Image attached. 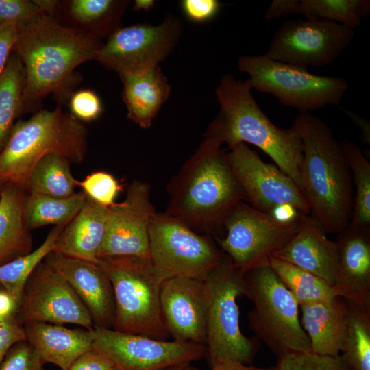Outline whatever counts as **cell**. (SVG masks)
Here are the masks:
<instances>
[{"instance_id": "32", "label": "cell", "mask_w": 370, "mask_h": 370, "mask_svg": "<svg viewBox=\"0 0 370 370\" xmlns=\"http://www.w3.org/2000/svg\"><path fill=\"white\" fill-rule=\"evenodd\" d=\"M340 143L356 186L352 217L348 225L370 230V162L355 143L347 138Z\"/></svg>"}, {"instance_id": "47", "label": "cell", "mask_w": 370, "mask_h": 370, "mask_svg": "<svg viewBox=\"0 0 370 370\" xmlns=\"http://www.w3.org/2000/svg\"><path fill=\"white\" fill-rule=\"evenodd\" d=\"M270 214L280 222L291 223L298 219L301 212L290 204H281L274 208Z\"/></svg>"}, {"instance_id": "7", "label": "cell", "mask_w": 370, "mask_h": 370, "mask_svg": "<svg viewBox=\"0 0 370 370\" xmlns=\"http://www.w3.org/2000/svg\"><path fill=\"white\" fill-rule=\"evenodd\" d=\"M114 290L113 330L158 340L171 336L160 305L162 280L150 259L136 256L99 258Z\"/></svg>"}, {"instance_id": "11", "label": "cell", "mask_w": 370, "mask_h": 370, "mask_svg": "<svg viewBox=\"0 0 370 370\" xmlns=\"http://www.w3.org/2000/svg\"><path fill=\"white\" fill-rule=\"evenodd\" d=\"M299 217L282 223L243 201L225 219V236L215 241L233 264L245 273L269 265L271 258L297 233Z\"/></svg>"}, {"instance_id": "23", "label": "cell", "mask_w": 370, "mask_h": 370, "mask_svg": "<svg viewBox=\"0 0 370 370\" xmlns=\"http://www.w3.org/2000/svg\"><path fill=\"white\" fill-rule=\"evenodd\" d=\"M108 216V208L86 195L82 208L65 226L53 251L96 263L106 233Z\"/></svg>"}, {"instance_id": "24", "label": "cell", "mask_w": 370, "mask_h": 370, "mask_svg": "<svg viewBox=\"0 0 370 370\" xmlns=\"http://www.w3.org/2000/svg\"><path fill=\"white\" fill-rule=\"evenodd\" d=\"M300 308V321L310 340L311 352L321 356H340L347 323L346 300L336 296Z\"/></svg>"}, {"instance_id": "50", "label": "cell", "mask_w": 370, "mask_h": 370, "mask_svg": "<svg viewBox=\"0 0 370 370\" xmlns=\"http://www.w3.org/2000/svg\"><path fill=\"white\" fill-rule=\"evenodd\" d=\"M155 1L153 0H136L134 5V10L148 11L153 7Z\"/></svg>"}, {"instance_id": "25", "label": "cell", "mask_w": 370, "mask_h": 370, "mask_svg": "<svg viewBox=\"0 0 370 370\" xmlns=\"http://www.w3.org/2000/svg\"><path fill=\"white\" fill-rule=\"evenodd\" d=\"M119 75L123 84L122 97L127 117L140 127L149 128L169 97L171 87L166 77L158 66Z\"/></svg>"}, {"instance_id": "51", "label": "cell", "mask_w": 370, "mask_h": 370, "mask_svg": "<svg viewBox=\"0 0 370 370\" xmlns=\"http://www.w3.org/2000/svg\"><path fill=\"white\" fill-rule=\"evenodd\" d=\"M161 370H199L192 366L190 363H181L169 366Z\"/></svg>"}, {"instance_id": "43", "label": "cell", "mask_w": 370, "mask_h": 370, "mask_svg": "<svg viewBox=\"0 0 370 370\" xmlns=\"http://www.w3.org/2000/svg\"><path fill=\"white\" fill-rule=\"evenodd\" d=\"M112 367L109 358L91 349L78 357L66 370H108Z\"/></svg>"}, {"instance_id": "9", "label": "cell", "mask_w": 370, "mask_h": 370, "mask_svg": "<svg viewBox=\"0 0 370 370\" xmlns=\"http://www.w3.org/2000/svg\"><path fill=\"white\" fill-rule=\"evenodd\" d=\"M237 66L249 75L252 88L273 95L299 113L338 106L349 88L343 78L312 74L308 69L275 61L265 55L241 56Z\"/></svg>"}, {"instance_id": "20", "label": "cell", "mask_w": 370, "mask_h": 370, "mask_svg": "<svg viewBox=\"0 0 370 370\" xmlns=\"http://www.w3.org/2000/svg\"><path fill=\"white\" fill-rule=\"evenodd\" d=\"M336 296L370 311V230L348 225L337 234Z\"/></svg>"}, {"instance_id": "46", "label": "cell", "mask_w": 370, "mask_h": 370, "mask_svg": "<svg viewBox=\"0 0 370 370\" xmlns=\"http://www.w3.org/2000/svg\"><path fill=\"white\" fill-rule=\"evenodd\" d=\"M19 304L0 285V320L16 314Z\"/></svg>"}, {"instance_id": "4", "label": "cell", "mask_w": 370, "mask_h": 370, "mask_svg": "<svg viewBox=\"0 0 370 370\" xmlns=\"http://www.w3.org/2000/svg\"><path fill=\"white\" fill-rule=\"evenodd\" d=\"M251 89L249 79L243 82L232 74L223 76L215 90L220 109L204 137L220 146L225 143L228 148L239 143L256 146L302 191L300 135L294 125L282 129L273 123L254 98Z\"/></svg>"}, {"instance_id": "21", "label": "cell", "mask_w": 370, "mask_h": 370, "mask_svg": "<svg viewBox=\"0 0 370 370\" xmlns=\"http://www.w3.org/2000/svg\"><path fill=\"white\" fill-rule=\"evenodd\" d=\"M325 234L312 216L301 213L297 233L273 257L311 273L332 287L338 270V249Z\"/></svg>"}, {"instance_id": "2", "label": "cell", "mask_w": 370, "mask_h": 370, "mask_svg": "<svg viewBox=\"0 0 370 370\" xmlns=\"http://www.w3.org/2000/svg\"><path fill=\"white\" fill-rule=\"evenodd\" d=\"M293 125L303 143L300 177L310 214L325 233L338 234L349 224L354 205L352 173L341 143L310 112L299 113Z\"/></svg>"}, {"instance_id": "42", "label": "cell", "mask_w": 370, "mask_h": 370, "mask_svg": "<svg viewBox=\"0 0 370 370\" xmlns=\"http://www.w3.org/2000/svg\"><path fill=\"white\" fill-rule=\"evenodd\" d=\"M26 341L23 325L12 316L0 320V365L9 349L16 343Z\"/></svg>"}, {"instance_id": "34", "label": "cell", "mask_w": 370, "mask_h": 370, "mask_svg": "<svg viewBox=\"0 0 370 370\" xmlns=\"http://www.w3.org/2000/svg\"><path fill=\"white\" fill-rule=\"evenodd\" d=\"M66 225L54 226L35 250L0 266V285L20 304L23 288L36 267L53 251L56 242Z\"/></svg>"}, {"instance_id": "1", "label": "cell", "mask_w": 370, "mask_h": 370, "mask_svg": "<svg viewBox=\"0 0 370 370\" xmlns=\"http://www.w3.org/2000/svg\"><path fill=\"white\" fill-rule=\"evenodd\" d=\"M165 213L221 238L227 217L247 196L221 146L205 138L169 183Z\"/></svg>"}, {"instance_id": "14", "label": "cell", "mask_w": 370, "mask_h": 370, "mask_svg": "<svg viewBox=\"0 0 370 370\" xmlns=\"http://www.w3.org/2000/svg\"><path fill=\"white\" fill-rule=\"evenodd\" d=\"M93 334L92 349L106 356L119 370H161L206 356L204 345L158 340L112 328L94 327Z\"/></svg>"}, {"instance_id": "49", "label": "cell", "mask_w": 370, "mask_h": 370, "mask_svg": "<svg viewBox=\"0 0 370 370\" xmlns=\"http://www.w3.org/2000/svg\"><path fill=\"white\" fill-rule=\"evenodd\" d=\"M211 370H278V368L276 365L269 367H257L241 362H230L212 368Z\"/></svg>"}, {"instance_id": "10", "label": "cell", "mask_w": 370, "mask_h": 370, "mask_svg": "<svg viewBox=\"0 0 370 370\" xmlns=\"http://www.w3.org/2000/svg\"><path fill=\"white\" fill-rule=\"evenodd\" d=\"M149 237V259L162 281L176 277L203 280L225 256L212 236L200 234L165 212L154 214Z\"/></svg>"}, {"instance_id": "52", "label": "cell", "mask_w": 370, "mask_h": 370, "mask_svg": "<svg viewBox=\"0 0 370 370\" xmlns=\"http://www.w3.org/2000/svg\"><path fill=\"white\" fill-rule=\"evenodd\" d=\"M108 370H119V369H118L117 368H116L115 367L113 366V367H110V368L109 369H108Z\"/></svg>"}, {"instance_id": "19", "label": "cell", "mask_w": 370, "mask_h": 370, "mask_svg": "<svg viewBox=\"0 0 370 370\" xmlns=\"http://www.w3.org/2000/svg\"><path fill=\"white\" fill-rule=\"evenodd\" d=\"M44 260L58 271L88 310L94 327L112 328L115 301L112 283L97 264L51 251Z\"/></svg>"}, {"instance_id": "39", "label": "cell", "mask_w": 370, "mask_h": 370, "mask_svg": "<svg viewBox=\"0 0 370 370\" xmlns=\"http://www.w3.org/2000/svg\"><path fill=\"white\" fill-rule=\"evenodd\" d=\"M42 362L34 347L27 341L14 344L8 352L0 370H45Z\"/></svg>"}, {"instance_id": "40", "label": "cell", "mask_w": 370, "mask_h": 370, "mask_svg": "<svg viewBox=\"0 0 370 370\" xmlns=\"http://www.w3.org/2000/svg\"><path fill=\"white\" fill-rule=\"evenodd\" d=\"M71 114L81 122L92 121L103 112L102 101L99 95L89 89L79 90L71 95L69 99Z\"/></svg>"}, {"instance_id": "37", "label": "cell", "mask_w": 370, "mask_h": 370, "mask_svg": "<svg viewBox=\"0 0 370 370\" xmlns=\"http://www.w3.org/2000/svg\"><path fill=\"white\" fill-rule=\"evenodd\" d=\"M278 370H351L341 356H321L312 352L287 354L278 360Z\"/></svg>"}, {"instance_id": "41", "label": "cell", "mask_w": 370, "mask_h": 370, "mask_svg": "<svg viewBox=\"0 0 370 370\" xmlns=\"http://www.w3.org/2000/svg\"><path fill=\"white\" fill-rule=\"evenodd\" d=\"M180 5L188 19L194 23H204L217 15L221 4L217 0H183Z\"/></svg>"}, {"instance_id": "48", "label": "cell", "mask_w": 370, "mask_h": 370, "mask_svg": "<svg viewBox=\"0 0 370 370\" xmlns=\"http://www.w3.org/2000/svg\"><path fill=\"white\" fill-rule=\"evenodd\" d=\"M341 110L352 120L361 132V140L365 144H370V123L366 118L361 117L356 113L345 108Z\"/></svg>"}, {"instance_id": "15", "label": "cell", "mask_w": 370, "mask_h": 370, "mask_svg": "<svg viewBox=\"0 0 370 370\" xmlns=\"http://www.w3.org/2000/svg\"><path fill=\"white\" fill-rule=\"evenodd\" d=\"M16 318L29 322L76 324L92 330L90 314L64 278L44 260L23 288Z\"/></svg>"}, {"instance_id": "33", "label": "cell", "mask_w": 370, "mask_h": 370, "mask_svg": "<svg viewBox=\"0 0 370 370\" xmlns=\"http://www.w3.org/2000/svg\"><path fill=\"white\" fill-rule=\"evenodd\" d=\"M346 302L347 323L340 356L351 370H370V311Z\"/></svg>"}, {"instance_id": "3", "label": "cell", "mask_w": 370, "mask_h": 370, "mask_svg": "<svg viewBox=\"0 0 370 370\" xmlns=\"http://www.w3.org/2000/svg\"><path fill=\"white\" fill-rule=\"evenodd\" d=\"M17 29L14 51L25 70L23 108L49 94H65L75 68L95 60L102 45L94 35L61 25L52 17Z\"/></svg>"}, {"instance_id": "53", "label": "cell", "mask_w": 370, "mask_h": 370, "mask_svg": "<svg viewBox=\"0 0 370 370\" xmlns=\"http://www.w3.org/2000/svg\"><path fill=\"white\" fill-rule=\"evenodd\" d=\"M2 186H3V185H0V193H1V190Z\"/></svg>"}, {"instance_id": "13", "label": "cell", "mask_w": 370, "mask_h": 370, "mask_svg": "<svg viewBox=\"0 0 370 370\" xmlns=\"http://www.w3.org/2000/svg\"><path fill=\"white\" fill-rule=\"evenodd\" d=\"M354 36V29L334 22L286 20L275 32L264 55L299 67H322L338 58Z\"/></svg>"}, {"instance_id": "12", "label": "cell", "mask_w": 370, "mask_h": 370, "mask_svg": "<svg viewBox=\"0 0 370 370\" xmlns=\"http://www.w3.org/2000/svg\"><path fill=\"white\" fill-rule=\"evenodd\" d=\"M182 32L180 20L167 15L159 25L138 23L119 27L102 43L95 60L118 74L158 66L173 51Z\"/></svg>"}, {"instance_id": "17", "label": "cell", "mask_w": 370, "mask_h": 370, "mask_svg": "<svg viewBox=\"0 0 370 370\" xmlns=\"http://www.w3.org/2000/svg\"><path fill=\"white\" fill-rule=\"evenodd\" d=\"M156 212L148 184L134 180L125 199L108 208L106 233L97 258L136 256L149 259V226Z\"/></svg>"}, {"instance_id": "36", "label": "cell", "mask_w": 370, "mask_h": 370, "mask_svg": "<svg viewBox=\"0 0 370 370\" xmlns=\"http://www.w3.org/2000/svg\"><path fill=\"white\" fill-rule=\"evenodd\" d=\"M77 186L82 188L86 195L100 205L110 208L122 190V185L112 174L106 171H95L84 180L77 181Z\"/></svg>"}, {"instance_id": "29", "label": "cell", "mask_w": 370, "mask_h": 370, "mask_svg": "<svg viewBox=\"0 0 370 370\" xmlns=\"http://www.w3.org/2000/svg\"><path fill=\"white\" fill-rule=\"evenodd\" d=\"M84 193L67 197L26 195L24 214L30 231L46 225H67L82 208Z\"/></svg>"}, {"instance_id": "35", "label": "cell", "mask_w": 370, "mask_h": 370, "mask_svg": "<svg viewBox=\"0 0 370 370\" xmlns=\"http://www.w3.org/2000/svg\"><path fill=\"white\" fill-rule=\"evenodd\" d=\"M370 12L369 0H298L297 14L334 22L352 29Z\"/></svg>"}, {"instance_id": "27", "label": "cell", "mask_w": 370, "mask_h": 370, "mask_svg": "<svg viewBox=\"0 0 370 370\" xmlns=\"http://www.w3.org/2000/svg\"><path fill=\"white\" fill-rule=\"evenodd\" d=\"M127 1L71 0L65 3L66 12L76 26L101 38L109 36L119 26Z\"/></svg>"}, {"instance_id": "44", "label": "cell", "mask_w": 370, "mask_h": 370, "mask_svg": "<svg viewBox=\"0 0 370 370\" xmlns=\"http://www.w3.org/2000/svg\"><path fill=\"white\" fill-rule=\"evenodd\" d=\"M18 29L14 25H0V75L4 71L11 51H14Z\"/></svg>"}, {"instance_id": "38", "label": "cell", "mask_w": 370, "mask_h": 370, "mask_svg": "<svg viewBox=\"0 0 370 370\" xmlns=\"http://www.w3.org/2000/svg\"><path fill=\"white\" fill-rule=\"evenodd\" d=\"M47 17L51 16L35 0H0V25H14L19 28Z\"/></svg>"}, {"instance_id": "6", "label": "cell", "mask_w": 370, "mask_h": 370, "mask_svg": "<svg viewBox=\"0 0 370 370\" xmlns=\"http://www.w3.org/2000/svg\"><path fill=\"white\" fill-rule=\"evenodd\" d=\"M206 304V357L211 369L230 362L251 365L260 347L239 325L238 297L244 295L245 273L225 254L202 280Z\"/></svg>"}, {"instance_id": "16", "label": "cell", "mask_w": 370, "mask_h": 370, "mask_svg": "<svg viewBox=\"0 0 370 370\" xmlns=\"http://www.w3.org/2000/svg\"><path fill=\"white\" fill-rule=\"evenodd\" d=\"M229 149L228 162L251 207L270 214L279 205L290 204L303 214H310L301 190L277 165L264 162L243 143Z\"/></svg>"}, {"instance_id": "28", "label": "cell", "mask_w": 370, "mask_h": 370, "mask_svg": "<svg viewBox=\"0 0 370 370\" xmlns=\"http://www.w3.org/2000/svg\"><path fill=\"white\" fill-rule=\"evenodd\" d=\"M70 164L60 155H46L31 171L24 186L26 193L60 198L73 195L77 180L71 172Z\"/></svg>"}, {"instance_id": "30", "label": "cell", "mask_w": 370, "mask_h": 370, "mask_svg": "<svg viewBox=\"0 0 370 370\" xmlns=\"http://www.w3.org/2000/svg\"><path fill=\"white\" fill-rule=\"evenodd\" d=\"M25 70L16 54L10 56L0 75V152L5 147L14 121L23 109Z\"/></svg>"}, {"instance_id": "45", "label": "cell", "mask_w": 370, "mask_h": 370, "mask_svg": "<svg viewBox=\"0 0 370 370\" xmlns=\"http://www.w3.org/2000/svg\"><path fill=\"white\" fill-rule=\"evenodd\" d=\"M298 0H273L266 10L267 20H277L284 16L297 14Z\"/></svg>"}, {"instance_id": "18", "label": "cell", "mask_w": 370, "mask_h": 370, "mask_svg": "<svg viewBox=\"0 0 370 370\" xmlns=\"http://www.w3.org/2000/svg\"><path fill=\"white\" fill-rule=\"evenodd\" d=\"M160 305L173 340L205 345L206 304L202 280L188 277L163 280Z\"/></svg>"}, {"instance_id": "31", "label": "cell", "mask_w": 370, "mask_h": 370, "mask_svg": "<svg viewBox=\"0 0 370 370\" xmlns=\"http://www.w3.org/2000/svg\"><path fill=\"white\" fill-rule=\"evenodd\" d=\"M269 266L299 306L328 301L336 297L326 282L296 265L272 257Z\"/></svg>"}, {"instance_id": "26", "label": "cell", "mask_w": 370, "mask_h": 370, "mask_svg": "<svg viewBox=\"0 0 370 370\" xmlns=\"http://www.w3.org/2000/svg\"><path fill=\"white\" fill-rule=\"evenodd\" d=\"M24 187L6 183L0 193V266L32 251L33 240L24 214Z\"/></svg>"}, {"instance_id": "5", "label": "cell", "mask_w": 370, "mask_h": 370, "mask_svg": "<svg viewBox=\"0 0 370 370\" xmlns=\"http://www.w3.org/2000/svg\"><path fill=\"white\" fill-rule=\"evenodd\" d=\"M87 136L82 122L60 106L17 121L0 152V185L14 183L24 187L33 167L49 153L60 155L71 164L82 163Z\"/></svg>"}, {"instance_id": "22", "label": "cell", "mask_w": 370, "mask_h": 370, "mask_svg": "<svg viewBox=\"0 0 370 370\" xmlns=\"http://www.w3.org/2000/svg\"><path fill=\"white\" fill-rule=\"evenodd\" d=\"M26 341L45 363L67 369L81 355L92 349V330L70 329L62 325L29 322L23 325Z\"/></svg>"}, {"instance_id": "8", "label": "cell", "mask_w": 370, "mask_h": 370, "mask_svg": "<svg viewBox=\"0 0 370 370\" xmlns=\"http://www.w3.org/2000/svg\"><path fill=\"white\" fill-rule=\"evenodd\" d=\"M244 295L254 304L247 314L250 329L278 359L311 352L299 318V305L269 265L245 273Z\"/></svg>"}]
</instances>
